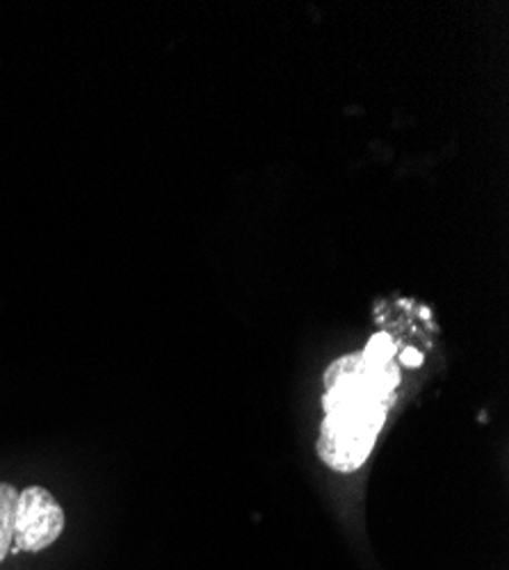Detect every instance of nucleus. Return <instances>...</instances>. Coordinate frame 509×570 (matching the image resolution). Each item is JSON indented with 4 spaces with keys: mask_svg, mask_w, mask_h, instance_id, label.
Listing matches in <instances>:
<instances>
[{
    "mask_svg": "<svg viewBox=\"0 0 509 570\" xmlns=\"http://www.w3.org/2000/svg\"><path fill=\"white\" fill-rule=\"evenodd\" d=\"M400 372L395 363L378 365L363 354H348L325 374V420L317 439V454L336 472H354L373 452Z\"/></svg>",
    "mask_w": 509,
    "mask_h": 570,
    "instance_id": "nucleus-1",
    "label": "nucleus"
},
{
    "mask_svg": "<svg viewBox=\"0 0 509 570\" xmlns=\"http://www.w3.org/2000/svg\"><path fill=\"white\" fill-rule=\"evenodd\" d=\"M65 530V511L43 487L19 493L14 513V552H39L58 541Z\"/></svg>",
    "mask_w": 509,
    "mask_h": 570,
    "instance_id": "nucleus-2",
    "label": "nucleus"
},
{
    "mask_svg": "<svg viewBox=\"0 0 509 570\" xmlns=\"http://www.w3.org/2000/svg\"><path fill=\"white\" fill-rule=\"evenodd\" d=\"M19 491L0 482V561L10 554V546L14 543V513H17Z\"/></svg>",
    "mask_w": 509,
    "mask_h": 570,
    "instance_id": "nucleus-3",
    "label": "nucleus"
},
{
    "mask_svg": "<svg viewBox=\"0 0 509 570\" xmlns=\"http://www.w3.org/2000/svg\"><path fill=\"white\" fill-rule=\"evenodd\" d=\"M368 361H373L378 365H386L393 363L395 356V343L389 334H378L373 341L368 343V347L361 352Z\"/></svg>",
    "mask_w": 509,
    "mask_h": 570,
    "instance_id": "nucleus-4",
    "label": "nucleus"
},
{
    "mask_svg": "<svg viewBox=\"0 0 509 570\" xmlns=\"http://www.w3.org/2000/svg\"><path fill=\"white\" fill-rule=\"evenodd\" d=\"M402 363L409 365V367H419V365H423V354H421L419 350L407 347V350L402 352Z\"/></svg>",
    "mask_w": 509,
    "mask_h": 570,
    "instance_id": "nucleus-5",
    "label": "nucleus"
}]
</instances>
